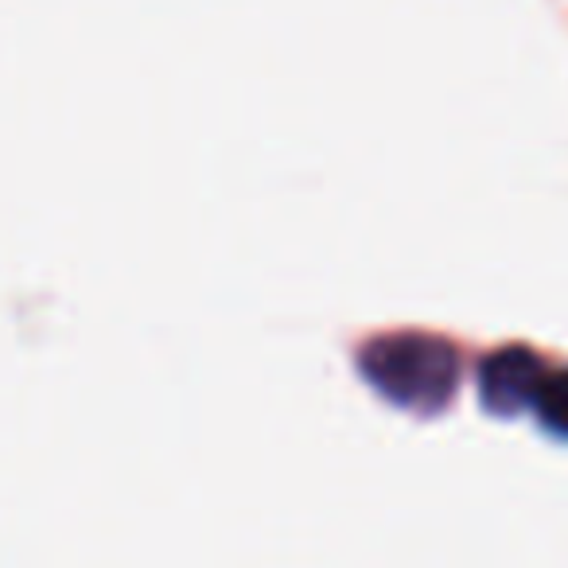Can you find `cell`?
Instances as JSON below:
<instances>
[{
    "label": "cell",
    "instance_id": "3957f363",
    "mask_svg": "<svg viewBox=\"0 0 568 568\" xmlns=\"http://www.w3.org/2000/svg\"><path fill=\"white\" fill-rule=\"evenodd\" d=\"M534 409L545 428L568 440V371H545L541 386H537Z\"/></svg>",
    "mask_w": 568,
    "mask_h": 568
},
{
    "label": "cell",
    "instance_id": "6da1fadb",
    "mask_svg": "<svg viewBox=\"0 0 568 568\" xmlns=\"http://www.w3.org/2000/svg\"><path fill=\"white\" fill-rule=\"evenodd\" d=\"M358 366L386 402L420 417H436L456 397L459 374H464L459 351L440 335L425 332L378 335L363 347Z\"/></svg>",
    "mask_w": 568,
    "mask_h": 568
},
{
    "label": "cell",
    "instance_id": "7a4b0ae2",
    "mask_svg": "<svg viewBox=\"0 0 568 568\" xmlns=\"http://www.w3.org/2000/svg\"><path fill=\"white\" fill-rule=\"evenodd\" d=\"M545 363L529 347H503L479 366V397L495 417H514L534 405Z\"/></svg>",
    "mask_w": 568,
    "mask_h": 568
}]
</instances>
